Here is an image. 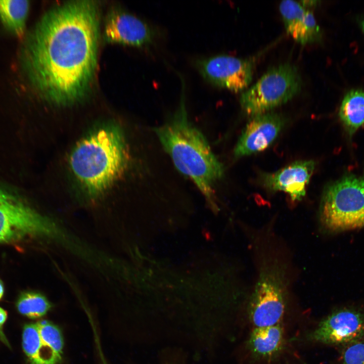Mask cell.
Returning a JSON list of instances; mask_svg holds the SVG:
<instances>
[{
	"label": "cell",
	"instance_id": "8",
	"mask_svg": "<svg viewBox=\"0 0 364 364\" xmlns=\"http://www.w3.org/2000/svg\"><path fill=\"white\" fill-rule=\"evenodd\" d=\"M195 64L205 80L234 92L245 89L252 79L253 63L249 59L219 55L198 59Z\"/></svg>",
	"mask_w": 364,
	"mask_h": 364
},
{
	"label": "cell",
	"instance_id": "10",
	"mask_svg": "<svg viewBox=\"0 0 364 364\" xmlns=\"http://www.w3.org/2000/svg\"><path fill=\"white\" fill-rule=\"evenodd\" d=\"M323 344H347L364 338V313L353 308L333 312L322 320L309 335Z\"/></svg>",
	"mask_w": 364,
	"mask_h": 364
},
{
	"label": "cell",
	"instance_id": "6",
	"mask_svg": "<svg viewBox=\"0 0 364 364\" xmlns=\"http://www.w3.org/2000/svg\"><path fill=\"white\" fill-rule=\"evenodd\" d=\"M285 270L275 259L261 266L249 305V317L255 328L280 324L285 310Z\"/></svg>",
	"mask_w": 364,
	"mask_h": 364
},
{
	"label": "cell",
	"instance_id": "13",
	"mask_svg": "<svg viewBox=\"0 0 364 364\" xmlns=\"http://www.w3.org/2000/svg\"><path fill=\"white\" fill-rule=\"evenodd\" d=\"M314 167L312 160L297 161L274 173L263 175V182L268 189L284 191L292 200L299 201L305 195Z\"/></svg>",
	"mask_w": 364,
	"mask_h": 364
},
{
	"label": "cell",
	"instance_id": "20",
	"mask_svg": "<svg viewBox=\"0 0 364 364\" xmlns=\"http://www.w3.org/2000/svg\"><path fill=\"white\" fill-rule=\"evenodd\" d=\"M7 318V313L6 310L0 307V340L8 346H10L9 342L3 332V326Z\"/></svg>",
	"mask_w": 364,
	"mask_h": 364
},
{
	"label": "cell",
	"instance_id": "11",
	"mask_svg": "<svg viewBox=\"0 0 364 364\" xmlns=\"http://www.w3.org/2000/svg\"><path fill=\"white\" fill-rule=\"evenodd\" d=\"M155 36L150 25L121 9L111 11L105 22L104 37L109 42L143 46L151 43Z\"/></svg>",
	"mask_w": 364,
	"mask_h": 364
},
{
	"label": "cell",
	"instance_id": "16",
	"mask_svg": "<svg viewBox=\"0 0 364 364\" xmlns=\"http://www.w3.org/2000/svg\"><path fill=\"white\" fill-rule=\"evenodd\" d=\"M29 8L28 1L0 0V22L9 32L24 38Z\"/></svg>",
	"mask_w": 364,
	"mask_h": 364
},
{
	"label": "cell",
	"instance_id": "3",
	"mask_svg": "<svg viewBox=\"0 0 364 364\" xmlns=\"http://www.w3.org/2000/svg\"><path fill=\"white\" fill-rule=\"evenodd\" d=\"M128 160L121 129L108 125L82 139L70 157L71 168L85 189L93 195L108 189L125 171Z\"/></svg>",
	"mask_w": 364,
	"mask_h": 364
},
{
	"label": "cell",
	"instance_id": "18",
	"mask_svg": "<svg viewBox=\"0 0 364 364\" xmlns=\"http://www.w3.org/2000/svg\"><path fill=\"white\" fill-rule=\"evenodd\" d=\"M18 311L30 318H38L44 315L51 308L48 299L40 293L28 291L22 293L16 303Z\"/></svg>",
	"mask_w": 364,
	"mask_h": 364
},
{
	"label": "cell",
	"instance_id": "15",
	"mask_svg": "<svg viewBox=\"0 0 364 364\" xmlns=\"http://www.w3.org/2000/svg\"><path fill=\"white\" fill-rule=\"evenodd\" d=\"M284 343V332L280 324L255 328L248 341L251 353L258 357H269L281 349Z\"/></svg>",
	"mask_w": 364,
	"mask_h": 364
},
{
	"label": "cell",
	"instance_id": "21",
	"mask_svg": "<svg viewBox=\"0 0 364 364\" xmlns=\"http://www.w3.org/2000/svg\"><path fill=\"white\" fill-rule=\"evenodd\" d=\"M4 293V285L2 281L0 280V299L2 298Z\"/></svg>",
	"mask_w": 364,
	"mask_h": 364
},
{
	"label": "cell",
	"instance_id": "9",
	"mask_svg": "<svg viewBox=\"0 0 364 364\" xmlns=\"http://www.w3.org/2000/svg\"><path fill=\"white\" fill-rule=\"evenodd\" d=\"M22 347L30 364H61L63 335L57 326L47 320L24 326Z\"/></svg>",
	"mask_w": 364,
	"mask_h": 364
},
{
	"label": "cell",
	"instance_id": "2",
	"mask_svg": "<svg viewBox=\"0 0 364 364\" xmlns=\"http://www.w3.org/2000/svg\"><path fill=\"white\" fill-rule=\"evenodd\" d=\"M178 107L154 131L176 168L197 187L215 207L214 186L223 176L222 163L202 132L190 121L185 104L184 84Z\"/></svg>",
	"mask_w": 364,
	"mask_h": 364
},
{
	"label": "cell",
	"instance_id": "1",
	"mask_svg": "<svg viewBox=\"0 0 364 364\" xmlns=\"http://www.w3.org/2000/svg\"><path fill=\"white\" fill-rule=\"evenodd\" d=\"M96 2L74 1L46 12L23 38L19 67L44 99L69 105L89 93L95 75L100 34Z\"/></svg>",
	"mask_w": 364,
	"mask_h": 364
},
{
	"label": "cell",
	"instance_id": "5",
	"mask_svg": "<svg viewBox=\"0 0 364 364\" xmlns=\"http://www.w3.org/2000/svg\"><path fill=\"white\" fill-rule=\"evenodd\" d=\"M302 80L295 66L285 63L268 70L240 99L243 110L255 116L284 104L299 93Z\"/></svg>",
	"mask_w": 364,
	"mask_h": 364
},
{
	"label": "cell",
	"instance_id": "4",
	"mask_svg": "<svg viewBox=\"0 0 364 364\" xmlns=\"http://www.w3.org/2000/svg\"><path fill=\"white\" fill-rule=\"evenodd\" d=\"M320 218L332 232L364 227V167L360 173L345 174L326 187Z\"/></svg>",
	"mask_w": 364,
	"mask_h": 364
},
{
	"label": "cell",
	"instance_id": "19",
	"mask_svg": "<svg viewBox=\"0 0 364 364\" xmlns=\"http://www.w3.org/2000/svg\"><path fill=\"white\" fill-rule=\"evenodd\" d=\"M341 364H364V342L359 340L345 344L340 354Z\"/></svg>",
	"mask_w": 364,
	"mask_h": 364
},
{
	"label": "cell",
	"instance_id": "17",
	"mask_svg": "<svg viewBox=\"0 0 364 364\" xmlns=\"http://www.w3.org/2000/svg\"><path fill=\"white\" fill-rule=\"evenodd\" d=\"M339 115L347 134L352 136L364 125V91L348 93L341 103Z\"/></svg>",
	"mask_w": 364,
	"mask_h": 364
},
{
	"label": "cell",
	"instance_id": "12",
	"mask_svg": "<svg viewBox=\"0 0 364 364\" xmlns=\"http://www.w3.org/2000/svg\"><path fill=\"white\" fill-rule=\"evenodd\" d=\"M285 124L278 114L264 113L253 116L244 129L234 154L240 157L267 148L277 138Z\"/></svg>",
	"mask_w": 364,
	"mask_h": 364
},
{
	"label": "cell",
	"instance_id": "22",
	"mask_svg": "<svg viewBox=\"0 0 364 364\" xmlns=\"http://www.w3.org/2000/svg\"><path fill=\"white\" fill-rule=\"evenodd\" d=\"M362 26H363V31H364V21H363V24H362Z\"/></svg>",
	"mask_w": 364,
	"mask_h": 364
},
{
	"label": "cell",
	"instance_id": "7",
	"mask_svg": "<svg viewBox=\"0 0 364 364\" xmlns=\"http://www.w3.org/2000/svg\"><path fill=\"white\" fill-rule=\"evenodd\" d=\"M51 231L49 224L40 215L0 190V242L29 235L48 234Z\"/></svg>",
	"mask_w": 364,
	"mask_h": 364
},
{
	"label": "cell",
	"instance_id": "14",
	"mask_svg": "<svg viewBox=\"0 0 364 364\" xmlns=\"http://www.w3.org/2000/svg\"><path fill=\"white\" fill-rule=\"evenodd\" d=\"M279 9L287 32L302 44L320 40L322 34L312 13L299 2L282 1Z\"/></svg>",
	"mask_w": 364,
	"mask_h": 364
}]
</instances>
